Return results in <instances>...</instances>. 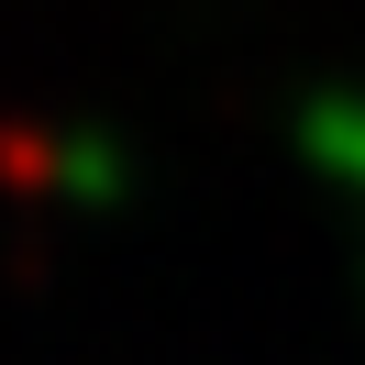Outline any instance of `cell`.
Instances as JSON below:
<instances>
[{"mask_svg": "<svg viewBox=\"0 0 365 365\" xmlns=\"http://www.w3.org/2000/svg\"><path fill=\"white\" fill-rule=\"evenodd\" d=\"M321 155H332L343 178L365 188V111H332V122H321Z\"/></svg>", "mask_w": 365, "mask_h": 365, "instance_id": "obj_1", "label": "cell"}]
</instances>
